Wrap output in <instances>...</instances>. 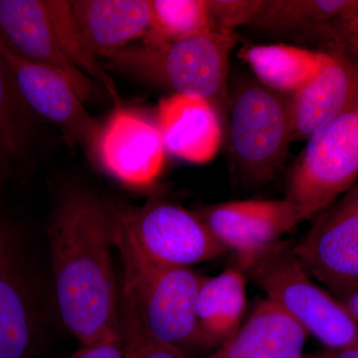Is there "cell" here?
<instances>
[{
  "instance_id": "7a4b0ae2",
  "label": "cell",
  "mask_w": 358,
  "mask_h": 358,
  "mask_svg": "<svg viewBox=\"0 0 358 358\" xmlns=\"http://www.w3.org/2000/svg\"><path fill=\"white\" fill-rule=\"evenodd\" d=\"M238 42L233 31H212L178 41L131 44L99 54L101 61L171 95L197 96L215 109L225 126L230 105V56Z\"/></svg>"
},
{
  "instance_id": "7402d4cb",
  "label": "cell",
  "mask_w": 358,
  "mask_h": 358,
  "mask_svg": "<svg viewBox=\"0 0 358 358\" xmlns=\"http://www.w3.org/2000/svg\"><path fill=\"white\" fill-rule=\"evenodd\" d=\"M31 341L29 315L13 278L0 272V358H26Z\"/></svg>"
},
{
  "instance_id": "ffe728a7",
  "label": "cell",
  "mask_w": 358,
  "mask_h": 358,
  "mask_svg": "<svg viewBox=\"0 0 358 358\" xmlns=\"http://www.w3.org/2000/svg\"><path fill=\"white\" fill-rule=\"evenodd\" d=\"M44 3L52 29L66 57L87 76L103 84L119 103L114 81L108 76L101 59L85 39L70 0H44Z\"/></svg>"
},
{
  "instance_id": "484cf974",
  "label": "cell",
  "mask_w": 358,
  "mask_h": 358,
  "mask_svg": "<svg viewBox=\"0 0 358 358\" xmlns=\"http://www.w3.org/2000/svg\"><path fill=\"white\" fill-rule=\"evenodd\" d=\"M327 50H343L358 55V0H350L324 32L322 43Z\"/></svg>"
},
{
  "instance_id": "83f0119b",
  "label": "cell",
  "mask_w": 358,
  "mask_h": 358,
  "mask_svg": "<svg viewBox=\"0 0 358 358\" xmlns=\"http://www.w3.org/2000/svg\"><path fill=\"white\" fill-rule=\"evenodd\" d=\"M338 300L343 303L350 315L357 320L358 324V287L357 288L346 289L341 293L336 294Z\"/></svg>"
},
{
  "instance_id": "d6986e66",
  "label": "cell",
  "mask_w": 358,
  "mask_h": 358,
  "mask_svg": "<svg viewBox=\"0 0 358 358\" xmlns=\"http://www.w3.org/2000/svg\"><path fill=\"white\" fill-rule=\"evenodd\" d=\"M350 0H265L252 29L273 38L319 43L326 26Z\"/></svg>"
},
{
  "instance_id": "277c9868",
  "label": "cell",
  "mask_w": 358,
  "mask_h": 358,
  "mask_svg": "<svg viewBox=\"0 0 358 358\" xmlns=\"http://www.w3.org/2000/svg\"><path fill=\"white\" fill-rule=\"evenodd\" d=\"M233 171L246 185L274 179L292 143L291 96L253 78L235 84L225 126Z\"/></svg>"
},
{
  "instance_id": "ba28073f",
  "label": "cell",
  "mask_w": 358,
  "mask_h": 358,
  "mask_svg": "<svg viewBox=\"0 0 358 358\" xmlns=\"http://www.w3.org/2000/svg\"><path fill=\"white\" fill-rule=\"evenodd\" d=\"M226 251L236 254L248 271L271 247L299 223L301 211L287 199L236 200L207 205L196 211Z\"/></svg>"
},
{
  "instance_id": "8992f818",
  "label": "cell",
  "mask_w": 358,
  "mask_h": 358,
  "mask_svg": "<svg viewBox=\"0 0 358 358\" xmlns=\"http://www.w3.org/2000/svg\"><path fill=\"white\" fill-rule=\"evenodd\" d=\"M113 231L152 262L190 268L225 253L196 212L171 202L110 207Z\"/></svg>"
},
{
  "instance_id": "2e32d148",
  "label": "cell",
  "mask_w": 358,
  "mask_h": 358,
  "mask_svg": "<svg viewBox=\"0 0 358 358\" xmlns=\"http://www.w3.org/2000/svg\"><path fill=\"white\" fill-rule=\"evenodd\" d=\"M73 11L92 50L124 48L147 37L152 0H72Z\"/></svg>"
},
{
  "instance_id": "5b68a950",
  "label": "cell",
  "mask_w": 358,
  "mask_h": 358,
  "mask_svg": "<svg viewBox=\"0 0 358 358\" xmlns=\"http://www.w3.org/2000/svg\"><path fill=\"white\" fill-rule=\"evenodd\" d=\"M266 299L329 350L358 346V324L343 303L317 286L294 248L277 243L248 268Z\"/></svg>"
},
{
  "instance_id": "9c48e42d",
  "label": "cell",
  "mask_w": 358,
  "mask_h": 358,
  "mask_svg": "<svg viewBox=\"0 0 358 358\" xmlns=\"http://www.w3.org/2000/svg\"><path fill=\"white\" fill-rule=\"evenodd\" d=\"M294 251L334 294L358 287V183L320 214Z\"/></svg>"
},
{
  "instance_id": "6da1fadb",
  "label": "cell",
  "mask_w": 358,
  "mask_h": 358,
  "mask_svg": "<svg viewBox=\"0 0 358 358\" xmlns=\"http://www.w3.org/2000/svg\"><path fill=\"white\" fill-rule=\"evenodd\" d=\"M49 240L56 301L68 331L82 345L121 338L109 205L87 192L68 193Z\"/></svg>"
},
{
  "instance_id": "5bb4252c",
  "label": "cell",
  "mask_w": 358,
  "mask_h": 358,
  "mask_svg": "<svg viewBox=\"0 0 358 358\" xmlns=\"http://www.w3.org/2000/svg\"><path fill=\"white\" fill-rule=\"evenodd\" d=\"M157 128L166 152L193 164L210 162L221 147L223 124L203 99L171 95L159 101Z\"/></svg>"
},
{
  "instance_id": "d4e9b609",
  "label": "cell",
  "mask_w": 358,
  "mask_h": 358,
  "mask_svg": "<svg viewBox=\"0 0 358 358\" xmlns=\"http://www.w3.org/2000/svg\"><path fill=\"white\" fill-rule=\"evenodd\" d=\"M265 0H207L213 29L233 31L240 26H250Z\"/></svg>"
},
{
  "instance_id": "44dd1931",
  "label": "cell",
  "mask_w": 358,
  "mask_h": 358,
  "mask_svg": "<svg viewBox=\"0 0 358 358\" xmlns=\"http://www.w3.org/2000/svg\"><path fill=\"white\" fill-rule=\"evenodd\" d=\"M212 30L207 0H152V25L143 40L178 41Z\"/></svg>"
},
{
  "instance_id": "9a60e30c",
  "label": "cell",
  "mask_w": 358,
  "mask_h": 358,
  "mask_svg": "<svg viewBox=\"0 0 358 358\" xmlns=\"http://www.w3.org/2000/svg\"><path fill=\"white\" fill-rule=\"evenodd\" d=\"M308 334L265 299L236 333L207 358H303Z\"/></svg>"
},
{
  "instance_id": "7c38bea8",
  "label": "cell",
  "mask_w": 358,
  "mask_h": 358,
  "mask_svg": "<svg viewBox=\"0 0 358 358\" xmlns=\"http://www.w3.org/2000/svg\"><path fill=\"white\" fill-rule=\"evenodd\" d=\"M319 72L291 96V141H307L329 122L358 107V55L324 51Z\"/></svg>"
},
{
  "instance_id": "603a6c76",
  "label": "cell",
  "mask_w": 358,
  "mask_h": 358,
  "mask_svg": "<svg viewBox=\"0 0 358 358\" xmlns=\"http://www.w3.org/2000/svg\"><path fill=\"white\" fill-rule=\"evenodd\" d=\"M20 92L0 54V154L14 157L22 143Z\"/></svg>"
},
{
  "instance_id": "f546056e",
  "label": "cell",
  "mask_w": 358,
  "mask_h": 358,
  "mask_svg": "<svg viewBox=\"0 0 358 358\" xmlns=\"http://www.w3.org/2000/svg\"><path fill=\"white\" fill-rule=\"evenodd\" d=\"M303 358H334L331 357V355H329V352L326 353L324 355H322V357H303Z\"/></svg>"
},
{
  "instance_id": "8fae6325",
  "label": "cell",
  "mask_w": 358,
  "mask_h": 358,
  "mask_svg": "<svg viewBox=\"0 0 358 358\" xmlns=\"http://www.w3.org/2000/svg\"><path fill=\"white\" fill-rule=\"evenodd\" d=\"M166 152L157 122L119 105L102 124L94 157L120 182L145 188L164 171Z\"/></svg>"
},
{
  "instance_id": "4316f807",
  "label": "cell",
  "mask_w": 358,
  "mask_h": 358,
  "mask_svg": "<svg viewBox=\"0 0 358 358\" xmlns=\"http://www.w3.org/2000/svg\"><path fill=\"white\" fill-rule=\"evenodd\" d=\"M71 358H127L122 336L93 345H82L81 350L75 352Z\"/></svg>"
},
{
  "instance_id": "30bf717a",
  "label": "cell",
  "mask_w": 358,
  "mask_h": 358,
  "mask_svg": "<svg viewBox=\"0 0 358 358\" xmlns=\"http://www.w3.org/2000/svg\"><path fill=\"white\" fill-rule=\"evenodd\" d=\"M0 54L26 105L62 128L68 138L95 155L102 124L85 109L69 80L48 66L21 57L0 37Z\"/></svg>"
},
{
  "instance_id": "f1b7e54d",
  "label": "cell",
  "mask_w": 358,
  "mask_h": 358,
  "mask_svg": "<svg viewBox=\"0 0 358 358\" xmlns=\"http://www.w3.org/2000/svg\"><path fill=\"white\" fill-rule=\"evenodd\" d=\"M329 355L334 358H358V346L341 350H329Z\"/></svg>"
},
{
  "instance_id": "3957f363",
  "label": "cell",
  "mask_w": 358,
  "mask_h": 358,
  "mask_svg": "<svg viewBox=\"0 0 358 358\" xmlns=\"http://www.w3.org/2000/svg\"><path fill=\"white\" fill-rule=\"evenodd\" d=\"M112 235L124 272L121 299L131 306L145 331L185 357L190 350L206 348L196 315L197 294L204 275L192 268L152 262L113 228Z\"/></svg>"
},
{
  "instance_id": "e0dca14e",
  "label": "cell",
  "mask_w": 358,
  "mask_h": 358,
  "mask_svg": "<svg viewBox=\"0 0 358 358\" xmlns=\"http://www.w3.org/2000/svg\"><path fill=\"white\" fill-rule=\"evenodd\" d=\"M247 305L243 270L228 268L204 277L196 300L197 322L206 348L217 350L242 324Z\"/></svg>"
},
{
  "instance_id": "cb8c5ba5",
  "label": "cell",
  "mask_w": 358,
  "mask_h": 358,
  "mask_svg": "<svg viewBox=\"0 0 358 358\" xmlns=\"http://www.w3.org/2000/svg\"><path fill=\"white\" fill-rule=\"evenodd\" d=\"M120 319L127 358H186L178 350L150 336L141 324L133 308L121 298Z\"/></svg>"
},
{
  "instance_id": "52a82bcc",
  "label": "cell",
  "mask_w": 358,
  "mask_h": 358,
  "mask_svg": "<svg viewBox=\"0 0 358 358\" xmlns=\"http://www.w3.org/2000/svg\"><path fill=\"white\" fill-rule=\"evenodd\" d=\"M358 179V107L310 136L292 173L285 199L305 220L326 210Z\"/></svg>"
},
{
  "instance_id": "4fadbf2b",
  "label": "cell",
  "mask_w": 358,
  "mask_h": 358,
  "mask_svg": "<svg viewBox=\"0 0 358 358\" xmlns=\"http://www.w3.org/2000/svg\"><path fill=\"white\" fill-rule=\"evenodd\" d=\"M0 37L17 55L67 78L82 102L93 98L95 81L66 57L52 29L44 0H0Z\"/></svg>"
},
{
  "instance_id": "ac0fdd59",
  "label": "cell",
  "mask_w": 358,
  "mask_h": 358,
  "mask_svg": "<svg viewBox=\"0 0 358 358\" xmlns=\"http://www.w3.org/2000/svg\"><path fill=\"white\" fill-rule=\"evenodd\" d=\"M255 75L268 88L294 95L313 79L326 62L327 53L285 43L247 45L240 50Z\"/></svg>"
}]
</instances>
